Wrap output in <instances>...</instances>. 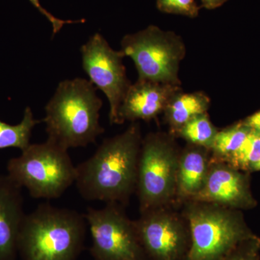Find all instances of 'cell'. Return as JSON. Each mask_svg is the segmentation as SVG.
Here are the masks:
<instances>
[{
	"mask_svg": "<svg viewBox=\"0 0 260 260\" xmlns=\"http://www.w3.org/2000/svg\"><path fill=\"white\" fill-rule=\"evenodd\" d=\"M142 138L140 124L103 141L93 155L76 167L78 192L88 201L127 204L136 191Z\"/></svg>",
	"mask_w": 260,
	"mask_h": 260,
	"instance_id": "1",
	"label": "cell"
},
{
	"mask_svg": "<svg viewBox=\"0 0 260 260\" xmlns=\"http://www.w3.org/2000/svg\"><path fill=\"white\" fill-rule=\"evenodd\" d=\"M95 91L84 78L59 83L45 107L47 140L68 150L95 143L104 133L99 121L103 103Z\"/></svg>",
	"mask_w": 260,
	"mask_h": 260,
	"instance_id": "2",
	"label": "cell"
},
{
	"mask_svg": "<svg viewBox=\"0 0 260 260\" xmlns=\"http://www.w3.org/2000/svg\"><path fill=\"white\" fill-rule=\"evenodd\" d=\"M84 215L49 203L25 214L18 241L23 260H75L85 234Z\"/></svg>",
	"mask_w": 260,
	"mask_h": 260,
	"instance_id": "3",
	"label": "cell"
},
{
	"mask_svg": "<svg viewBox=\"0 0 260 260\" xmlns=\"http://www.w3.org/2000/svg\"><path fill=\"white\" fill-rule=\"evenodd\" d=\"M7 169L10 179L35 199H57L76 179V167L68 150L49 140L30 144L10 159Z\"/></svg>",
	"mask_w": 260,
	"mask_h": 260,
	"instance_id": "4",
	"label": "cell"
},
{
	"mask_svg": "<svg viewBox=\"0 0 260 260\" xmlns=\"http://www.w3.org/2000/svg\"><path fill=\"white\" fill-rule=\"evenodd\" d=\"M191 245L185 260H222L243 242L252 239L227 207L204 202H184Z\"/></svg>",
	"mask_w": 260,
	"mask_h": 260,
	"instance_id": "5",
	"label": "cell"
},
{
	"mask_svg": "<svg viewBox=\"0 0 260 260\" xmlns=\"http://www.w3.org/2000/svg\"><path fill=\"white\" fill-rule=\"evenodd\" d=\"M174 137L151 133L142 141L136 192L140 213L171 207L177 199L180 152Z\"/></svg>",
	"mask_w": 260,
	"mask_h": 260,
	"instance_id": "6",
	"label": "cell"
},
{
	"mask_svg": "<svg viewBox=\"0 0 260 260\" xmlns=\"http://www.w3.org/2000/svg\"><path fill=\"white\" fill-rule=\"evenodd\" d=\"M121 51L134 61L138 80L181 85V61L186 47L180 36L150 25L144 30L124 36Z\"/></svg>",
	"mask_w": 260,
	"mask_h": 260,
	"instance_id": "7",
	"label": "cell"
},
{
	"mask_svg": "<svg viewBox=\"0 0 260 260\" xmlns=\"http://www.w3.org/2000/svg\"><path fill=\"white\" fill-rule=\"evenodd\" d=\"M92 238L95 260H149L138 237L134 220L123 205L107 203L101 209L88 208L84 215Z\"/></svg>",
	"mask_w": 260,
	"mask_h": 260,
	"instance_id": "8",
	"label": "cell"
},
{
	"mask_svg": "<svg viewBox=\"0 0 260 260\" xmlns=\"http://www.w3.org/2000/svg\"><path fill=\"white\" fill-rule=\"evenodd\" d=\"M82 62L90 83L105 94L109 103V121L119 124V110L132 85L126 76L124 53L115 51L100 34L82 46Z\"/></svg>",
	"mask_w": 260,
	"mask_h": 260,
	"instance_id": "9",
	"label": "cell"
},
{
	"mask_svg": "<svg viewBox=\"0 0 260 260\" xmlns=\"http://www.w3.org/2000/svg\"><path fill=\"white\" fill-rule=\"evenodd\" d=\"M134 220L149 260H185L191 245L190 230L182 213L171 207L140 213Z\"/></svg>",
	"mask_w": 260,
	"mask_h": 260,
	"instance_id": "10",
	"label": "cell"
},
{
	"mask_svg": "<svg viewBox=\"0 0 260 260\" xmlns=\"http://www.w3.org/2000/svg\"><path fill=\"white\" fill-rule=\"evenodd\" d=\"M181 85L137 80L130 85L119 110V124L125 121H150L164 112L168 104L181 91Z\"/></svg>",
	"mask_w": 260,
	"mask_h": 260,
	"instance_id": "11",
	"label": "cell"
},
{
	"mask_svg": "<svg viewBox=\"0 0 260 260\" xmlns=\"http://www.w3.org/2000/svg\"><path fill=\"white\" fill-rule=\"evenodd\" d=\"M22 188L0 175V260H15L20 227L25 218Z\"/></svg>",
	"mask_w": 260,
	"mask_h": 260,
	"instance_id": "12",
	"label": "cell"
},
{
	"mask_svg": "<svg viewBox=\"0 0 260 260\" xmlns=\"http://www.w3.org/2000/svg\"><path fill=\"white\" fill-rule=\"evenodd\" d=\"M248 197L242 174L225 162L210 160L205 185L193 199L231 208L243 204Z\"/></svg>",
	"mask_w": 260,
	"mask_h": 260,
	"instance_id": "13",
	"label": "cell"
},
{
	"mask_svg": "<svg viewBox=\"0 0 260 260\" xmlns=\"http://www.w3.org/2000/svg\"><path fill=\"white\" fill-rule=\"evenodd\" d=\"M210 150L189 144L179 155L177 171V199H193L203 189L210 165Z\"/></svg>",
	"mask_w": 260,
	"mask_h": 260,
	"instance_id": "14",
	"label": "cell"
},
{
	"mask_svg": "<svg viewBox=\"0 0 260 260\" xmlns=\"http://www.w3.org/2000/svg\"><path fill=\"white\" fill-rule=\"evenodd\" d=\"M210 105V98L203 92L184 93L181 90L174 95L164 111L171 135L176 136L181 128L195 116L208 113Z\"/></svg>",
	"mask_w": 260,
	"mask_h": 260,
	"instance_id": "15",
	"label": "cell"
},
{
	"mask_svg": "<svg viewBox=\"0 0 260 260\" xmlns=\"http://www.w3.org/2000/svg\"><path fill=\"white\" fill-rule=\"evenodd\" d=\"M40 122L34 118L30 107L25 109L23 119L18 124L11 125L0 119V150L15 148L23 151L30 145L32 129Z\"/></svg>",
	"mask_w": 260,
	"mask_h": 260,
	"instance_id": "16",
	"label": "cell"
},
{
	"mask_svg": "<svg viewBox=\"0 0 260 260\" xmlns=\"http://www.w3.org/2000/svg\"><path fill=\"white\" fill-rule=\"evenodd\" d=\"M250 130L245 124H239L218 131L210 149L211 160L226 162L244 143Z\"/></svg>",
	"mask_w": 260,
	"mask_h": 260,
	"instance_id": "17",
	"label": "cell"
},
{
	"mask_svg": "<svg viewBox=\"0 0 260 260\" xmlns=\"http://www.w3.org/2000/svg\"><path fill=\"white\" fill-rule=\"evenodd\" d=\"M218 130L212 124L208 113L195 116L184 124L178 132L180 136L189 144L211 149Z\"/></svg>",
	"mask_w": 260,
	"mask_h": 260,
	"instance_id": "18",
	"label": "cell"
},
{
	"mask_svg": "<svg viewBox=\"0 0 260 260\" xmlns=\"http://www.w3.org/2000/svg\"><path fill=\"white\" fill-rule=\"evenodd\" d=\"M259 160L260 133L251 129L244 143L225 162L236 169H248Z\"/></svg>",
	"mask_w": 260,
	"mask_h": 260,
	"instance_id": "19",
	"label": "cell"
},
{
	"mask_svg": "<svg viewBox=\"0 0 260 260\" xmlns=\"http://www.w3.org/2000/svg\"><path fill=\"white\" fill-rule=\"evenodd\" d=\"M156 5L162 13L191 18L198 16L200 9L195 0H156Z\"/></svg>",
	"mask_w": 260,
	"mask_h": 260,
	"instance_id": "20",
	"label": "cell"
},
{
	"mask_svg": "<svg viewBox=\"0 0 260 260\" xmlns=\"http://www.w3.org/2000/svg\"><path fill=\"white\" fill-rule=\"evenodd\" d=\"M258 248L259 243L252 238L243 242L222 260H258Z\"/></svg>",
	"mask_w": 260,
	"mask_h": 260,
	"instance_id": "21",
	"label": "cell"
},
{
	"mask_svg": "<svg viewBox=\"0 0 260 260\" xmlns=\"http://www.w3.org/2000/svg\"><path fill=\"white\" fill-rule=\"evenodd\" d=\"M29 1H30V3H31V4L34 5V6L35 7V8H37V9L39 10L43 15L45 16L46 18L49 20V22H50L51 25H52L53 34H54H54H57V32L61 30V28H62L63 25H65V24L74 23H77V22H80V20H78V21H73V20H61V19L56 18L54 15L49 13L47 10L44 9V8H43L39 0H29Z\"/></svg>",
	"mask_w": 260,
	"mask_h": 260,
	"instance_id": "22",
	"label": "cell"
},
{
	"mask_svg": "<svg viewBox=\"0 0 260 260\" xmlns=\"http://www.w3.org/2000/svg\"><path fill=\"white\" fill-rule=\"evenodd\" d=\"M244 124L249 129L260 133V111L255 113L246 119Z\"/></svg>",
	"mask_w": 260,
	"mask_h": 260,
	"instance_id": "23",
	"label": "cell"
},
{
	"mask_svg": "<svg viewBox=\"0 0 260 260\" xmlns=\"http://www.w3.org/2000/svg\"><path fill=\"white\" fill-rule=\"evenodd\" d=\"M228 0H201V7L208 10H214L220 8Z\"/></svg>",
	"mask_w": 260,
	"mask_h": 260,
	"instance_id": "24",
	"label": "cell"
},
{
	"mask_svg": "<svg viewBox=\"0 0 260 260\" xmlns=\"http://www.w3.org/2000/svg\"><path fill=\"white\" fill-rule=\"evenodd\" d=\"M251 169L254 171H260V160L259 162H256L254 165L252 166Z\"/></svg>",
	"mask_w": 260,
	"mask_h": 260,
	"instance_id": "25",
	"label": "cell"
}]
</instances>
